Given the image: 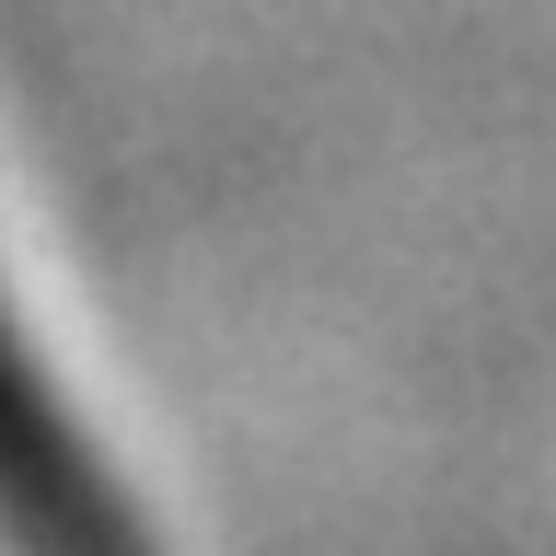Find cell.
I'll use <instances>...</instances> for the list:
<instances>
[{
    "label": "cell",
    "instance_id": "1",
    "mask_svg": "<svg viewBox=\"0 0 556 556\" xmlns=\"http://www.w3.org/2000/svg\"><path fill=\"white\" fill-rule=\"evenodd\" d=\"M0 510L24 521L35 556H116V521H104V486L81 476V452H70L59 406L35 394L24 348L0 325Z\"/></svg>",
    "mask_w": 556,
    "mask_h": 556
}]
</instances>
